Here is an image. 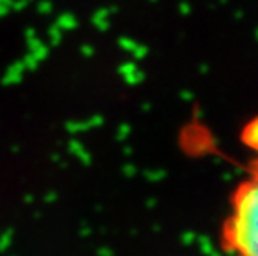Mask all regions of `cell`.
Returning <instances> with one entry per match:
<instances>
[{
	"label": "cell",
	"mask_w": 258,
	"mask_h": 256,
	"mask_svg": "<svg viewBox=\"0 0 258 256\" xmlns=\"http://www.w3.org/2000/svg\"><path fill=\"white\" fill-rule=\"evenodd\" d=\"M220 246L230 256H258V156L232 190Z\"/></svg>",
	"instance_id": "1"
},
{
	"label": "cell",
	"mask_w": 258,
	"mask_h": 256,
	"mask_svg": "<svg viewBox=\"0 0 258 256\" xmlns=\"http://www.w3.org/2000/svg\"><path fill=\"white\" fill-rule=\"evenodd\" d=\"M243 140L246 141V145H248L250 148L258 151V118L251 120V122L245 127Z\"/></svg>",
	"instance_id": "2"
}]
</instances>
